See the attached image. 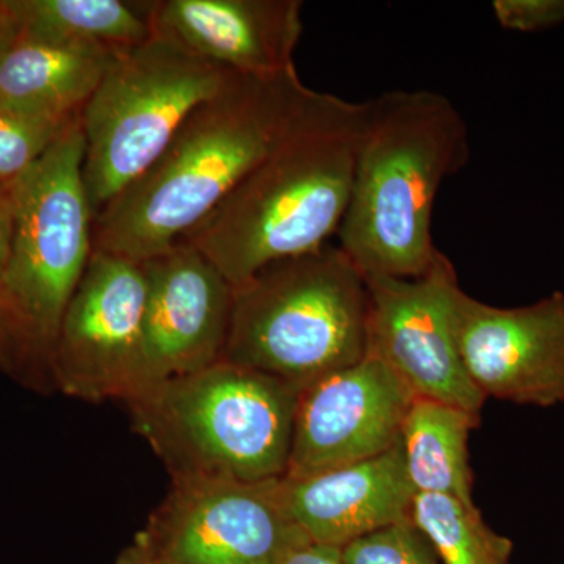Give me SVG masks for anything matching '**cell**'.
Segmentation results:
<instances>
[{
	"instance_id": "2e32d148",
	"label": "cell",
	"mask_w": 564,
	"mask_h": 564,
	"mask_svg": "<svg viewBox=\"0 0 564 564\" xmlns=\"http://www.w3.org/2000/svg\"><path fill=\"white\" fill-rule=\"evenodd\" d=\"M115 57L18 33L0 55V106L54 120H74Z\"/></svg>"
},
{
	"instance_id": "ffe728a7",
	"label": "cell",
	"mask_w": 564,
	"mask_h": 564,
	"mask_svg": "<svg viewBox=\"0 0 564 564\" xmlns=\"http://www.w3.org/2000/svg\"><path fill=\"white\" fill-rule=\"evenodd\" d=\"M74 120H54L0 106V195L9 193Z\"/></svg>"
},
{
	"instance_id": "6da1fadb",
	"label": "cell",
	"mask_w": 564,
	"mask_h": 564,
	"mask_svg": "<svg viewBox=\"0 0 564 564\" xmlns=\"http://www.w3.org/2000/svg\"><path fill=\"white\" fill-rule=\"evenodd\" d=\"M310 93L295 68L232 73L161 158L96 215L93 251L143 262L181 242L276 147Z\"/></svg>"
},
{
	"instance_id": "e0dca14e",
	"label": "cell",
	"mask_w": 564,
	"mask_h": 564,
	"mask_svg": "<svg viewBox=\"0 0 564 564\" xmlns=\"http://www.w3.org/2000/svg\"><path fill=\"white\" fill-rule=\"evenodd\" d=\"M20 35L120 55L154 35L151 2L122 0H9Z\"/></svg>"
},
{
	"instance_id": "4316f807",
	"label": "cell",
	"mask_w": 564,
	"mask_h": 564,
	"mask_svg": "<svg viewBox=\"0 0 564 564\" xmlns=\"http://www.w3.org/2000/svg\"><path fill=\"white\" fill-rule=\"evenodd\" d=\"M0 369H6L10 372L9 356H7L6 350H3L2 344H0Z\"/></svg>"
},
{
	"instance_id": "484cf974",
	"label": "cell",
	"mask_w": 564,
	"mask_h": 564,
	"mask_svg": "<svg viewBox=\"0 0 564 564\" xmlns=\"http://www.w3.org/2000/svg\"><path fill=\"white\" fill-rule=\"evenodd\" d=\"M121 564H154L148 558L140 549H135V551L131 552L128 556H126L124 562Z\"/></svg>"
},
{
	"instance_id": "4fadbf2b",
	"label": "cell",
	"mask_w": 564,
	"mask_h": 564,
	"mask_svg": "<svg viewBox=\"0 0 564 564\" xmlns=\"http://www.w3.org/2000/svg\"><path fill=\"white\" fill-rule=\"evenodd\" d=\"M456 339L467 377L486 399L551 408L564 402V293L497 307L463 291Z\"/></svg>"
},
{
	"instance_id": "8992f818",
	"label": "cell",
	"mask_w": 564,
	"mask_h": 564,
	"mask_svg": "<svg viewBox=\"0 0 564 564\" xmlns=\"http://www.w3.org/2000/svg\"><path fill=\"white\" fill-rule=\"evenodd\" d=\"M80 115L11 185V240L3 307L14 373L52 384L50 359L70 296L93 254Z\"/></svg>"
},
{
	"instance_id": "3957f363",
	"label": "cell",
	"mask_w": 564,
	"mask_h": 564,
	"mask_svg": "<svg viewBox=\"0 0 564 564\" xmlns=\"http://www.w3.org/2000/svg\"><path fill=\"white\" fill-rule=\"evenodd\" d=\"M366 106L339 247L364 276L419 278L443 256L434 203L469 161V131L454 102L432 90H392Z\"/></svg>"
},
{
	"instance_id": "7c38bea8",
	"label": "cell",
	"mask_w": 564,
	"mask_h": 564,
	"mask_svg": "<svg viewBox=\"0 0 564 564\" xmlns=\"http://www.w3.org/2000/svg\"><path fill=\"white\" fill-rule=\"evenodd\" d=\"M414 395L372 355L304 388L284 477L366 462L392 451Z\"/></svg>"
},
{
	"instance_id": "30bf717a",
	"label": "cell",
	"mask_w": 564,
	"mask_h": 564,
	"mask_svg": "<svg viewBox=\"0 0 564 564\" xmlns=\"http://www.w3.org/2000/svg\"><path fill=\"white\" fill-rule=\"evenodd\" d=\"M367 355L383 361L414 399L437 400L480 415L485 404L470 383L456 339L454 265L441 256L419 278L366 276Z\"/></svg>"
},
{
	"instance_id": "5b68a950",
	"label": "cell",
	"mask_w": 564,
	"mask_h": 564,
	"mask_svg": "<svg viewBox=\"0 0 564 564\" xmlns=\"http://www.w3.org/2000/svg\"><path fill=\"white\" fill-rule=\"evenodd\" d=\"M366 276L339 245L263 267L234 288L221 361L302 392L367 355Z\"/></svg>"
},
{
	"instance_id": "d6986e66",
	"label": "cell",
	"mask_w": 564,
	"mask_h": 564,
	"mask_svg": "<svg viewBox=\"0 0 564 564\" xmlns=\"http://www.w3.org/2000/svg\"><path fill=\"white\" fill-rule=\"evenodd\" d=\"M411 522L443 564H508L513 543L486 524L475 503L447 494H415Z\"/></svg>"
},
{
	"instance_id": "277c9868",
	"label": "cell",
	"mask_w": 564,
	"mask_h": 564,
	"mask_svg": "<svg viewBox=\"0 0 564 564\" xmlns=\"http://www.w3.org/2000/svg\"><path fill=\"white\" fill-rule=\"evenodd\" d=\"M299 395L278 378L220 361L126 404L172 478L263 481L288 473Z\"/></svg>"
},
{
	"instance_id": "ac0fdd59",
	"label": "cell",
	"mask_w": 564,
	"mask_h": 564,
	"mask_svg": "<svg viewBox=\"0 0 564 564\" xmlns=\"http://www.w3.org/2000/svg\"><path fill=\"white\" fill-rule=\"evenodd\" d=\"M480 415L430 399H414L400 447L415 494H447L474 503L469 434Z\"/></svg>"
},
{
	"instance_id": "8fae6325",
	"label": "cell",
	"mask_w": 564,
	"mask_h": 564,
	"mask_svg": "<svg viewBox=\"0 0 564 564\" xmlns=\"http://www.w3.org/2000/svg\"><path fill=\"white\" fill-rule=\"evenodd\" d=\"M143 344L128 400L151 386L220 362L231 325V282L191 245L176 243L143 261Z\"/></svg>"
},
{
	"instance_id": "44dd1931",
	"label": "cell",
	"mask_w": 564,
	"mask_h": 564,
	"mask_svg": "<svg viewBox=\"0 0 564 564\" xmlns=\"http://www.w3.org/2000/svg\"><path fill=\"white\" fill-rule=\"evenodd\" d=\"M344 564H443L410 521L364 534L340 549Z\"/></svg>"
},
{
	"instance_id": "7a4b0ae2",
	"label": "cell",
	"mask_w": 564,
	"mask_h": 564,
	"mask_svg": "<svg viewBox=\"0 0 564 564\" xmlns=\"http://www.w3.org/2000/svg\"><path fill=\"white\" fill-rule=\"evenodd\" d=\"M366 109L311 90L276 147L177 243L206 256L232 288L270 263L321 250L350 204Z\"/></svg>"
},
{
	"instance_id": "9c48e42d",
	"label": "cell",
	"mask_w": 564,
	"mask_h": 564,
	"mask_svg": "<svg viewBox=\"0 0 564 564\" xmlns=\"http://www.w3.org/2000/svg\"><path fill=\"white\" fill-rule=\"evenodd\" d=\"M147 295L143 262L93 251L52 345V386L85 402H126L135 388Z\"/></svg>"
},
{
	"instance_id": "7402d4cb",
	"label": "cell",
	"mask_w": 564,
	"mask_h": 564,
	"mask_svg": "<svg viewBox=\"0 0 564 564\" xmlns=\"http://www.w3.org/2000/svg\"><path fill=\"white\" fill-rule=\"evenodd\" d=\"M492 11L507 31L541 32L564 24V0H496Z\"/></svg>"
},
{
	"instance_id": "603a6c76",
	"label": "cell",
	"mask_w": 564,
	"mask_h": 564,
	"mask_svg": "<svg viewBox=\"0 0 564 564\" xmlns=\"http://www.w3.org/2000/svg\"><path fill=\"white\" fill-rule=\"evenodd\" d=\"M11 240V214L9 193L0 195V344L9 356L10 372L14 373L13 352L9 328H7L6 307H3V282H6L7 265H9Z\"/></svg>"
},
{
	"instance_id": "ba28073f",
	"label": "cell",
	"mask_w": 564,
	"mask_h": 564,
	"mask_svg": "<svg viewBox=\"0 0 564 564\" xmlns=\"http://www.w3.org/2000/svg\"><path fill=\"white\" fill-rule=\"evenodd\" d=\"M310 544L285 503L282 477L172 478L139 545L154 564H284Z\"/></svg>"
},
{
	"instance_id": "cb8c5ba5",
	"label": "cell",
	"mask_w": 564,
	"mask_h": 564,
	"mask_svg": "<svg viewBox=\"0 0 564 564\" xmlns=\"http://www.w3.org/2000/svg\"><path fill=\"white\" fill-rule=\"evenodd\" d=\"M284 564H344L340 549L328 545L306 544L296 549Z\"/></svg>"
},
{
	"instance_id": "52a82bcc",
	"label": "cell",
	"mask_w": 564,
	"mask_h": 564,
	"mask_svg": "<svg viewBox=\"0 0 564 564\" xmlns=\"http://www.w3.org/2000/svg\"><path fill=\"white\" fill-rule=\"evenodd\" d=\"M231 74L155 33L115 57L80 113L82 176L95 217L161 158Z\"/></svg>"
},
{
	"instance_id": "5bb4252c",
	"label": "cell",
	"mask_w": 564,
	"mask_h": 564,
	"mask_svg": "<svg viewBox=\"0 0 564 564\" xmlns=\"http://www.w3.org/2000/svg\"><path fill=\"white\" fill-rule=\"evenodd\" d=\"M300 0H158L152 32L204 61L242 76L267 77L295 68L303 35Z\"/></svg>"
},
{
	"instance_id": "d4e9b609",
	"label": "cell",
	"mask_w": 564,
	"mask_h": 564,
	"mask_svg": "<svg viewBox=\"0 0 564 564\" xmlns=\"http://www.w3.org/2000/svg\"><path fill=\"white\" fill-rule=\"evenodd\" d=\"M18 31L13 20H11L6 2H0V55L10 46L11 41L17 39Z\"/></svg>"
},
{
	"instance_id": "9a60e30c",
	"label": "cell",
	"mask_w": 564,
	"mask_h": 564,
	"mask_svg": "<svg viewBox=\"0 0 564 564\" xmlns=\"http://www.w3.org/2000/svg\"><path fill=\"white\" fill-rule=\"evenodd\" d=\"M282 489L289 513L307 541L336 549L410 521L415 496L400 443L366 462L282 477Z\"/></svg>"
}]
</instances>
